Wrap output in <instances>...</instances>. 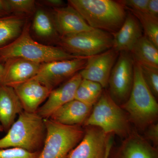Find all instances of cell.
I'll use <instances>...</instances> for the list:
<instances>
[{"mask_svg":"<svg viewBox=\"0 0 158 158\" xmlns=\"http://www.w3.org/2000/svg\"><path fill=\"white\" fill-rule=\"evenodd\" d=\"M31 23L27 19L19 36L0 48V63H4L8 59L15 58H22L42 64L81 57L68 53L59 47L45 45L37 42L31 37Z\"/></svg>","mask_w":158,"mask_h":158,"instance_id":"obj_1","label":"cell"},{"mask_svg":"<svg viewBox=\"0 0 158 158\" xmlns=\"http://www.w3.org/2000/svg\"><path fill=\"white\" fill-rule=\"evenodd\" d=\"M73 7L93 29L115 34L121 27L127 11L118 1L69 0Z\"/></svg>","mask_w":158,"mask_h":158,"instance_id":"obj_2","label":"cell"},{"mask_svg":"<svg viewBox=\"0 0 158 158\" xmlns=\"http://www.w3.org/2000/svg\"><path fill=\"white\" fill-rule=\"evenodd\" d=\"M120 107L127 113L130 122L140 131H145L157 120L156 99L144 82L141 65L135 62L131 91L127 101Z\"/></svg>","mask_w":158,"mask_h":158,"instance_id":"obj_3","label":"cell"},{"mask_svg":"<svg viewBox=\"0 0 158 158\" xmlns=\"http://www.w3.org/2000/svg\"><path fill=\"white\" fill-rule=\"evenodd\" d=\"M19 115L6 135L0 139V149L19 148L32 152L41 151L46 134L44 119L37 113L24 111Z\"/></svg>","mask_w":158,"mask_h":158,"instance_id":"obj_4","label":"cell"},{"mask_svg":"<svg viewBox=\"0 0 158 158\" xmlns=\"http://www.w3.org/2000/svg\"><path fill=\"white\" fill-rule=\"evenodd\" d=\"M84 125L99 128L107 135L127 137L132 129L127 113L104 90Z\"/></svg>","mask_w":158,"mask_h":158,"instance_id":"obj_5","label":"cell"},{"mask_svg":"<svg viewBox=\"0 0 158 158\" xmlns=\"http://www.w3.org/2000/svg\"><path fill=\"white\" fill-rule=\"evenodd\" d=\"M44 121L46 134L38 158H68L84 137L85 129L81 126L60 124L50 118Z\"/></svg>","mask_w":158,"mask_h":158,"instance_id":"obj_6","label":"cell"},{"mask_svg":"<svg viewBox=\"0 0 158 158\" xmlns=\"http://www.w3.org/2000/svg\"><path fill=\"white\" fill-rule=\"evenodd\" d=\"M59 47L77 56L89 57L113 48V34L93 29L60 37L56 41Z\"/></svg>","mask_w":158,"mask_h":158,"instance_id":"obj_7","label":"cell"},{"mask_svg":"<svg viewBox=\"0 0 158 158\" xmlns=\"http://www.w3.org/2000/svg\"><path fill=\"white\" fill-rule=\"evenodd\" d=\"M135 61L130 52H119L108 81V93L117 105L127 101L132 88Z\"/></svg>","mask_w":158,"mask_h":158,"instance_id":"obj_8","label":"cell"},{"mask_svg":"<svg viewBox=\"0 0 158 158\" xmlns=\"http://www.w3.org/2000/svg\"><path fill=\"white\" fill-rule=\"evenodd\" d=\"M88 58L81 57L42 63L37 75L32 79L52 91L81 70Z\"/></svg>","mask_w":158,"mask_h":158,"instance_id":"obj_9","label":"cell"},{"mask_svg":"<svg viewBox=\"0 0 158 158\" xmlns=\"http://www.w3.org/2000/svg\"><path fill=\"white\" fill-rule=\"evenodd\" d=\"M119 53L112 48L88 57L85 67L79 73L82 79L97 82L103 88H106L110 73Z\"/></svg>","mask_w":158,"mask_h":158,"instance_id":"obj_10","label":"cell"},{"mask_svg":"<svg viewBox=\"0 0 158 158\" xmlns=\"http://www.w3.org/2000/svg\"><path fill=\"white\" fill-rule=\"evenodd\" d=\"M113 145L108 158H158V147L135 130L118 146Z\"/></svg>","mask_w":158,"mask_h":158,"instance_id":"obj_11","label":"cell"},{"mask_svg":"<svg viewBox=\"0 0 158 158\" xmlns=\"http://www.w3.org/2000/svg\"><path fill=\"white\" fill-rule=\"evenodd\" d=\"M82 140L69 154L68 158H104L108 135L99 128L86 126Z\"/></svg>","mask_w":158,"mask_h":158,"instance_id":"obj_12","label":"cell"},{"mask_svg":"<svg viewBox=\"0 0 158 158\" xmlns=\"http://www.w3.org/2000/svg\"><path fill=\"white\" fill-rule=\"evenodd\" d=\"M82 79L78 73L52 90L45 102L37 110V114L43 119L49 118L57 109L74 99Z\"/></svg>","mask_w":158,"mask_h":158,"instance_id":"obj_13","label":"cell"},{"mask_svg":"<svg viewBox=\"0 0 158 158\" xmlns=\"http://www.w3.org/2000/svg\"><path fill=\"white\" fill-rule=\"evenodd\" d=\"M52 18L59 37L93 29L75 9L69 5L52 9Z\"/></svg>","mask_w":158,"mask_h":158,"instance_id":"obj_14","label":"cell"},{"mask_svg":"<svg viewBox=\"0 0 158 158\" xmlns=\"http://www.w3.org/2000/svg\"><path fill=\"white\" fill-rule=\"evenodd\" d=\"M41 64L20 58L8 59L3 64L2 85L12 87L33 78Z\"/></svg>","mask_w":158,"mask_h":158,"instance_id":"obj_15","label":"cell"},{"mask_svg":"<svg viewBox=\"0 0 158 158\" xmlns=\"http://www.w3.org/2000/svg\"><path fill=\"white\" fill-rule=\"evenodd\" d=\"M19 98L24 111L36 113L40 106L46 100L51 90L34 79L12 87Z\"/></svg>","mask_w":158,"mask_h":158,"instance_id":"obj_16","label":"cell"},{"mask_svg":"<svg viewBox=\"0 0 158 158\" xmlns=\"http://www.w3.org/2000/svg\"><path fill=\"white\" fill-rule=\"evenodd\" d=\"M143 29L137 18L129 11L121 27L113 36L112 48L118 52H130L138 40L144 34Z\"/></svg>","mask_w":158,"mask_h":158,"instance_id":"obj_17","label":"cell"},{"mask_svg":"<svg viewBox=\"0 0 158 158\" xmlns=\"http://www.w3.org/2000/svg\"><path fill=\"white\" fill-rule=\"evenodd\" d=\"M24 111L21 102L14 88L0 85V123L7 132L17 115Z\"/></svg>","mask_w":158,"mask_h":158,"instance_id":"obj_18","label":"cell"},{"mask_svg":"<svg viewBox=\"0 0 158 158\" xmlns=\"http://www.w3.org/2000/svg\"><path fill=\"white\" fill-rule=\"evenodd\" d=\"M92 108L93 107L74 99L57 109L48 118L65 125L81 126L90 115Z\"/></svg>","mask_w":158,"mask_h":158,"instance_id":"obj_19","label":"cell"},{"mask_svg":"<svg viewBox=\"0 0 158 158\" xmlns=\"http://www.w3.org/2000/svg\"><path fill=\"white\" fill-rule=\"evenodd\" d=\"M130 53L135 62L140 65L158 68V48L144 34L136 42Z\"/></svg>","mask_w":158,"mask_h":158,"instance_id":"obj_20","label":"cell"},{"mask_svg":"<svg viewBox=\"0 0 158 158\" xmlns=\"http://www.w3.org/2000/svg\"><path fill=\"white\" fill-rule=\"evenodd\" d=\"M27 19L23 15L11 14L0 17V48L19 36Z\"/></svg>","mask_w":158,"mask_h":158,"instance_id":"obj_21","label":"cell"},{"mask_svg":"<svg viewBox=\"0 0 158 158\" xmlns=\"http://www.w3.org/2000/svg\"><path fill=\"white\" fill-rule=\"evenodd\" d=\"M32 28L37 36L43 38L54 37L57 41L59 36L56 31L52 16L45 10L39 9L35 12Z\"/></svg>","mask_w":158,"mask_h":158,"instance_id":"obj_22","label":"cell"},{"mask_svg":"<svg viewBox=\"0 0 158 158\" xmlns=\"http://www.w3.org/2000/svg\"><path fill=\"white\" fill-rule=\"evenodd\" d=\"M129 11L140 22L144 35L158 48V19L155 18L148 13Z\"/></svg>","mask_w":158,"mask_h":158,"instance_id":"obj_23","label":"cell"},{"mask_svg":"<svg viewBox=\"0 0 158 158\" xmlns=\"http://www.w3.org/2000/svg\"><path fill=\"white\" fill-rule=\"evenodd\" d=\"M11 15H32L36 11V2L34 0H6Z\"/></svg>","mask_w":158,"mask_h":158,"instance_id":"obj_24","label":"cell"},{"mask_svg":"<svg viewBox=\"0 0 158 158\" xmlns=\"http://www.w3.org/2000/svg\"><path fill=\"white\" fill-rule=\"evenodd\" d=\"M140 65L142 76L145 84L154 96L156 99L158 98V68L145 65Z\"/></svg>","mask_w":158,"mask_h":158,"instance_id":"obj_25","label":"cell"},{"mask_svg":"<svg viewBox=\"0 0 158 158\" xmlns=\"http://www.w3.org/2000/svg\"><path fill=\"white\" fill-rule=\"evenodd\" d=\"M98 99L88 90L82 79L76 92L74 99L89 106L93 107Z\"/></svg>","mask_w":158,"mask_h":158,"instance_id":"obj_26","label":"cell"},{"mask_svg":"<svg viewBox=\"0 0 158 158\" xmlns=\"http://www.w3.org/2000/svg\"><path fill=\"white\" fill-rule=\"evenodd\" d=\"M40 152H32L19 148L0 149V158H38Z\"/></svg>","mask_w":158,"mask_h":158,"instance_id":"obj_27","label":"cell"},{"mask_svg":"<svg viewBox=\"0 0 158 158\" xmlns=\"http://www.w3.org/2000/svg\"><path fill=\"white\" fill-rule=\"evenodd\" d=\"M128 11L147 13L149 0H122L118 1Z\"/></svg>","mask_w":158,"mask_h":158,"instance_id":"obj_28","label":"cell"},{"mask_svg":"<svg viewBox=\"0 0 158 158\" xmlns=\"http://www.w3.org/2000/svg\"><path fill=\"white\" fill-rule=\"evenodd\" d=\"M145 139L151 142L154 146L158 147V123L155 122L150 125L145 130Z\"/></svg>","mask_w":158,"mask_h":158,"instance_id":"obj_29","label":"cell"},{"mask_svg":"<svg viewBox=\"0 0 158 158\" xmlns=\"http://www.w3.org/2000/svg\"><path fill=\"white\" fill-rule=\"evenodd\" d=\"M83 81L88 90H90L94 96H96L98 98H99L103 91L104 88L101 85L98 83L89 80L83 79Z\"/></svg>","mask_w":158,"mask_h":158,"instance_id":"obj_30","label":"cell"},{"mask_svg":"<svg viewBox=\"0 0 158 158\" xmlns=\"http://www.w3.org/2000/svg\"><path fill=\"white\" fill-rule=\"evenodd\" d=\"M147 13L155 18L158 19V0H149Z\"/></svg>","mask_w":158,"mask_h":158,"instance_id":"obj_31","label":"cell"},{"mask_svg":"<svg viewBox=\"0 0 158 158\" xmlns=\"http://www.w3.org/2000/svg\"><path fill=\"white\" fill-rule=\"evenodd\" d=\"M39 3L47 7H51L52 9L64 7L65 2L62 0H44L39 1Z\"/></svg>","mask_w":158,"mask_h":158,"instance_id":"obj_32","label":"cell"},{"mask_svg":"<svg viewBox=\"0 0 158 158\" xmlns=\"http://www.w3.org/2000/svg\"><path fill=\"white\" fill-rule=\"evenodd\" d=\"M11 15L9 12L6 0H0V17Z\"/></svg>","mask_w":158,"mask_h":158,"instance_id":"obj_33","label":"cell"},{"mask_svg":"<svg viewBox=\"0 0 158 158\" xmlns=\"http://www.w3.org/2000/svg\"><path fill=\"white\" fill-rule=\"evenodd\" d=\"M113 135H111V134L108 135L107 140L106 153H105V157L104 158H108L110 150H111L112 146L113 145Z\"/></svg>","mask_w":158,"mask_h":158,"instance_id":"obj_34","label":"cell"},{"mask_svg":"<svg viewBox=\"0 0 158 158\" xmlns=\"http://www.w3.org/2000/svg\"><path fill=\"white\" fill-rule=\"evenodd\" d=\"M4 72V65L3 64L0 63V85H2Z\"/></svg>","mask_w":158,"mask_h":158,"instance_id":"obj_35","label":"cell"},{"mask_svg":"<svg viewBox=\"0 0 158 158\" xmlns=\"http://www.w3.org/2000/svg\"><path fill=\"white\" fill-rule=\"evenodd\" d=\"M4 131V129H3V127L2 126V125L0 123V132Z\"/></svg>","mask_w":158,"mask_h":158,"instance_id":"obj_36","label":"cell"}]
</instances>
